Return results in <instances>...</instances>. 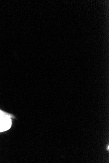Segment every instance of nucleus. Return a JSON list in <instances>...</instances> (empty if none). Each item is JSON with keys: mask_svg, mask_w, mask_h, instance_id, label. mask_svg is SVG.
<instances>
[{"mask_svg": "<svg viewBox=\"0 0 109 163\" xmlns=\"http://www.w3.org/2000/svg\"><path fill=\"white\" fill-rule=\"evenodd\" d=\"M11 116L8 115L7 117L0 120V132L8 130L11 127Z\"/></svg>", "mask_w": 109, "mask_h": 163, "instance_id": "f257e3e1", "label": "nucleus"}]
</instances>
